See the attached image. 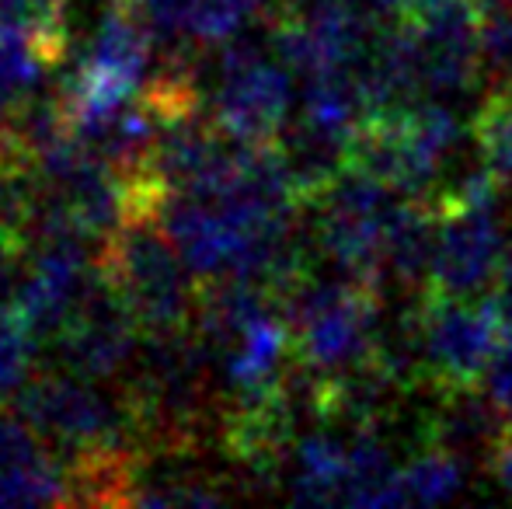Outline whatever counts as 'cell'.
<instances>
[{"mask_svg": "<svg viewBox=\"0 0 512 509\" xmlns=\"http://www.w3.org/2000/svg\"><path fill=\"white\" fill-rule=\"evenodd\" d=\"M98 269L129 304L143 335L178 332L196 318V276L154 213H126L98 245Z\"/></svg>", "mask_w": 512, "mask_h": 509, "instance_id": "obj_1", "label": "cell"}, {"mask_svg": "<svg viewBox=\"0 0 512 509\" xmlns=\"http://www.w3.org/2000/svg\"><path fill=\"white\" fill-rule=\"evenodd\" d=\"M14 408L60 454V461L98 450L147 447L126 391H98L88 377L70 370L25 381L14 391Z\"/></svg>", "mask_w": 512, "mask_h": 509, "instance_id": "obj_2", "label": "cell"}, {"mask_svg": "<svg viewBox=\"0 0 512 509\" xmlns=\"http://www.w3.org/2000/svg\"><path fill=\"white\" fill-rule=\"evenodd\" d=\"M418 321H422L425 394L478 387L509 325L492 293L464 300L429 290L418 293Z\"/></svg>", "mask_w": 512, "mask_h": 509, "instance_id": "obj_3", "label": "cell"}, {"mask_svg": "<svg viewBox=\"0 0 512 509\" xmlns=\"http://www.w3.org/2000/svg\"><path fill=\"white\" fill-rule=\"evenodd\" d=\"M140 332L143 328L133 318L129 304L95 265L88 283L77 293L67 328L56 335V353H60L63 370L88 377V381H105L133 363L136 349H140L136 342Z\"/></svg>", "mask_w": 512, "mask_h": 509, "instance_id": "obj_4", "label": "cell"}, {"mask_svg": "<svg viewBox=\"0 0 512 509\" xmlns=\"http://www.w3.org/2000/svg\"><path fill=\"white\" fill-rule=\"evenodd\" d=\"M436 217L439 238L425 290L464 300L485 297L509 252L495 206H453L436 210Z\"/></svg>", "mask_w": 512, "mask_h": 509, "instance_id": "obj_5", "label": "cell"}, {"mask_svg": "<svg viewBox=\"0 0 512 509\" xmlns=\"http://www.w3.org/2000/svg\"><path fill=\"white\" fill-rule=\"evenodd\" d=\"M290 74L262 56L234 70H220L213 123L237 143H279L290 112Z\"/></svg>", "mask_w": 512, "mask_h": 509, "instance_id": "obj_6", "label": "cell"}, {"mask_svg": "<svg viewBox=\"0 0 512 509\" xmlns=\"http://www.w3.org/2000/svg\"><path fill=\"white\" fill-rule=\"evenodd\" d=\"M432 408L418 422V447H436L457 457L460 464H481L488 468L506 433L509 419L499 412L492 398H481L478 387L464 391L429 394Z\"/></svg>", "mask_w": 512, "mask_h": 509, "instance_id": "obj_7", "label": "cell"}, {"mask_svg": "<svg viewBox=\"0 0 512 509\" xmlns=\"http://www.w3.org/2000/svg\"><path fill=\"white\" fill-rule=\"evenodd\" d=\"M25 415L0 408V506L70 503L67 471Z\"/></svg>", "mask_w": 512, "mask_h": 509, "instance_id": "obj_8", "label": "cell"}, {"mask_svg": "<svg viewBox=\"0 0 512 509\" xmlns=\"http://www.w3.org/2000/svg\"><path fill=\"white\" fill-rule=\"evenodd\" d=\"M349 485V447L328 433H314L293 447V471L286 489L297 503H342Z\"/></svg>", "mask_w": 512, "mask_h": 509, "instance_id": "obj_9", "label": "cell"}, {"mask_svg": "<svg viewBox=\"0 0 512 509\" xmlns=\"http://www.w3.org/2000/svg\"><path fill=\"white\" fill-rule=\"evenodd\" d=\"M471 140L481 161L502 182H512V84L488 88L485 102L471 119Z\"/></svg>", "mask_w": 512, "mask_h": 509, "instance_id": "obj_10", "label": "cell"}, {"mask_svg": "<svg viewBox=\"0 0 512 509\" xmlns=\"http://www.w3.org/2000/svg\"><path fill=\"white\" fill-rule=\"evenodd\" d=\"M405 485L411 503H450L464 489V464L436 447H418L405 464Z\"/></svg>", "mask_w": 512, "mask_h": 509, "instance_id": "obj_11", "label": "cell"}, {"mask_svg": "<svg viewBox=\"0 0 512 509\" xmlns=\"http://www.w3.org/2000/svg\"><path fill=\"white\" fill-rule=\"evenodd\" d=\"M478 63L485 88L512 84V7H488L481 14Z\"/></svg>", "mask_w": 512, "mask_h": 509, "instance_id": "obj_12", "label": "cell"}, {"mask_svg": "<svg viewBox=\"0 0 512 509\" xmlns=\"http://www.w3.org/2000/svg\"><path fill=\"white\" fill-rule=\"evenodd\" d=\"M35 346H39V342H35L11 314L0 318V401H4V394H14L28 381Z\"/></svg>", "mask_w": 512, "mask_h": 509, "instance_id": "obj_13", "label": "cell"}, {"mask_svg": "<svg viewBox=\"0 0 512 509\" xmlns=\"http://www.w3.org/2000/svg\"><path fill=\"white\" fill-rule=\"evenodd\" d=\"M485 377H488V398L512 422V325H506V335H502Z\"/></svg>", "mask_w": 512, "mask_h": 509, "instance_id": "obj_14", "label": "cell"}, {"mask_svg": "<svg viewBox=\"0 0 512 509\" xmlns=\"http://www.w3.org/2000/svg\"><path fill=\"white\" fill-rule=\"evenodd\" d=\"M492 300L499 304V311H502V318L512 325V248L506 252V258H502V265H499V276H495V283H492Z\"/></svg>", "mask_w": 512, "mask_h": 509, "instance_id": "obj_15", "label": "cell"}, {"mask_svg": "<svg viewBox=\"0 0 512 509\" xmlns=\"http://www.w3.org/2000/svg\"><path fill=\"white\" fill-rule=\"evenodd\" d=\"M488 471H492L502 489L512 492V422L506 426V433H502L499 447H495V457H492V464H488Z\"/></svg>", "mask_w": 512, "mask_h": 509, "instance_id": "obj_16", "label": "cell"}, {"mask_svg": "<svg viewBox=\"0 0 512 509\" xmlns=\"http://www.w3.org/2000/svg\"><path fill=\"white\" fill-rule=\"evenodd\" d=\"M366 4H370L373 11L380 14V18L398 21V18H405V14L411 11V7L418 4V0H366Z\"/></svg>", "mask_w": 512, "mask_h": 509, "instance_id": "obj_17", "label": "cell"}]
</instances>
